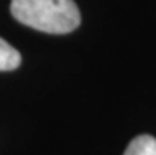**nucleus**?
Returning <instances> with one entry per match:
<instances>
[{
	"label": "nucleus",
	"instance_id": "f257e3e1",
	"mask_svg": "<svg viewBox=\"0 0 156 155\" xmlns=\"http://www.w3.org/2000/svg\"><path fill=\"white\" fill-rule=\"evenodd\" d=\"M16 21L44 33H69L80 24L74 0H11Z\"/></svg>",
	"mask_w": 156,
	"mask_h": 155
},
{
	"label": "nucleus",
	"instance_id": "7ed1b4c3",
	"mask_svg": "<svg viewBox=\"0 0 156 155\" xmlns=\"http://www.w3.org/2000/svg\"><path fill=\"white\" fill-rule=\"evenodd\" d=\"M21 65V54L10 43L0 38V71H11Z\"/></svg>",
	"mask_w": 156,
	"mask_h": 155
},
{
	"label": "nucleus",
	"instance_id": "f03ea898",
	"mask_svg": "<svg viewBox=\"0 0 156 155\" xmlns=\"http://www.w3.org/2000/svg\"><path fill=\"white\" fill-rule=\"evenodd\" d=\"M123 155H156V139L150 135H140L134 138Z\"/></svg>",
	"mask_w": 156,
	"mask_h": 155
}]
</instances>
